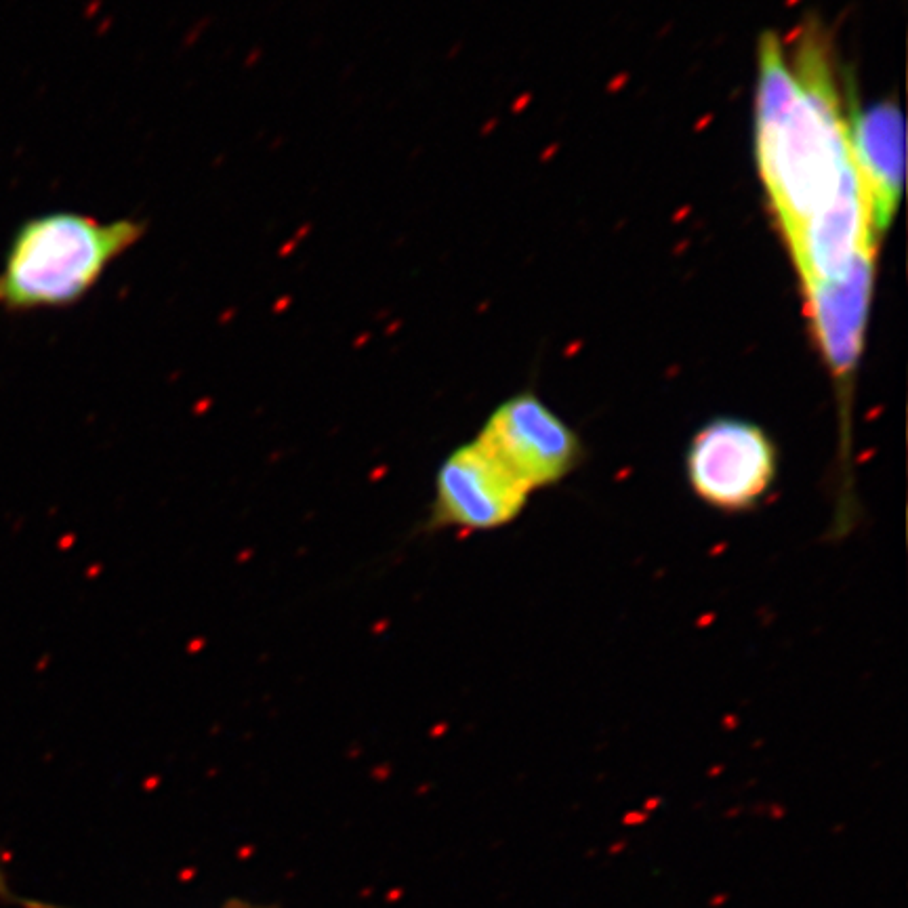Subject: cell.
Instances as JSON below:
<instances>
[{
    "instance_id": "obj_1",
    "label": "cell",
    "mask_w": 908,
    "mask_h": 908,
    "mask_svg": "<svg viewBox=\"0 0 908 908\" xmlns=\"http://www.w3.org/2000/svg\"><path fill=\"white\" fill-rule=\"evenodd\" d=\"M824 36L807 30L787 59L776 34L759 43L757 158L784 238L858 183L850 131Z\"/></svg>"
},
{
    "instance_id": "obj_2",
    "label": "cell",
    "mask_w": 908,
    "mask_h": 908,
    "mask_svg": "<svg viewBox=\"0 0 908 908\" xmlns=\"http://www.w3.org/2000/svg\"><path fill=\"white\" fill-rule=\"evenodd\" d=\"M148 232L139 219L101 221L74 210L26 219L0 265V309H61L82 301Z\"/></svg>"
},
{
    "instance_id": "obj_3",
    "label": "cell",
    "mask_w": 908,
    "mask_h": 908,
    "mask_svg": "<svg viewBox=\"0 0 908 908\" xmlns=\"http://www.w3.org/2000/svg\"><path fill=\"white\" fill-rule=\"evenodd\" d=\"M690 490L723 513H745L761 503L778 477V448L755 421L719 416L705 423L686 450Z\"/></svg>"
},
{
    "instance_id": "obj_4",
    "label": "cell",
    "mask_w": 908,
    "mask_h": 908,
    "mask_svg": "<svg viewBox=\"0 0 908 908\" xmlns=\"http://www.w3.org/2000/svg\"><path fill=\"white\" fill-rule=\"evenodd\" d=\"M475 440L530 492L561 484L585 456L578 433L530 391L499 404Z\"/></svg>"
},
{
    "instance_id": "obj_5",
    "label": "cell",
    "mask_w": 908,
    "mask_h": 908,
    "mask_svg": "<svg viewBox=\"0 0 908 908\" xmlns=\"http://www.w3.org/2000/svg\"><path fill=\"white\" fill-rule=\"evenodd\" d=\"M530 490L477 440L458 446L438 469L433 521L471 532L497 530L519 517Z\"/></svg>"
},
{
    "instance_id": "obj_6",
    "label": "cell",
    "mask_w": 908,
    "mask_h": 908,
    "mask_svg": "<svg viewBox=\"0 0 908 908\" xmlns=\"http://www.w3.org/2000/svg\"><path fill=\"white\" fill-rule=\"evenodd\" d=\"M850 148L868 219L879 238L896 215L904 183V118L894 101L854 114Z\"/></svg>"
},
{
    "instance_id": "obj_7",
    "label": "cell",
    "mask_w": 908,
    "mask_h": 908,
    "mask_svg": "<svg viewBox=\"0 0 908 908\" xmlns=\"http://www.w3.org/2000/svg\"><path fill=\"white\" fill-rule=\"evenodd\" d=\"M13 902L23 908H65V907H57V904H49V902H40V900H26V898H13ZM223 908H269V907H259V904L242 902V900H232L229 904H225Z\"/></svg>"
}]
</instances>
